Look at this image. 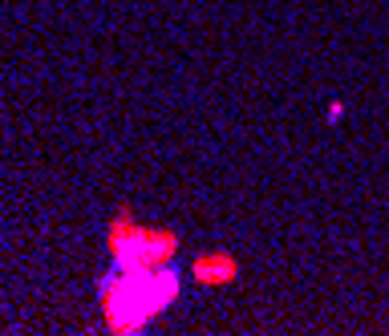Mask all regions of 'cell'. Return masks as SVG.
Returning a JSON list of instances; mask_svg holds the SVG:
<instances>
[{"instance_id": "1", "label": "cell", "mask_w": 389, "mask_h": 336, "mask_svg": "<svg viewBox=\"0 0 389 336\" xmlns=\"http://www.w3.org/2000/svg\"><path fill=\"white\" fill-rule=\"evenodd\" d=\"M178 292H183V272H178L175 263H162V268H134V272L110 268V272L97 280L106 332L138 336L154 316H162L166 308L175 304Z\"/></svg>"}, {"instance_id": "2", "label": "cell", "mask_w": 389, "mask_h": 336, "mask_svg": "<svg viewBox=\"0 0 389 336\" xmlns=\"http://www.w3.org/2000/svg\"><path fill=\"white\" fill-rule=\"evenodd\" d=\"M106 247H110V268L134 272V268H162L178 256V231L171 227H146L134 219V211L122 203L118 215L106 227Z\"/></svg>"}, {"instance_id": "3", "label": "cell", "mask_w": 389, "mask_h": 336, "mask_svg": "<svg viewBox=\"0 0 389 336\" xmlns=\"http://www.w3.org/2000/svg\"><path fill=\"white\" fill-rule=\"evenodd\" d=\"M191 280L199 288H227L240 280V259L231 251H203L191 259Z\"/></svg>"}, {"instance_id": "4", "label": "cell", "mask_w": 389, "mask_h": 336, "mask_svg": "<svg viewBox=\"0 0 389 336\" xmlns=\"http://www.w3.org/2000/svg\"><path fill=\"white\" fill-rule=\"evenodd\" d=\"M324 118H328V122H340V118H345V101H328Z\"/></svg>"}]
</instances>
